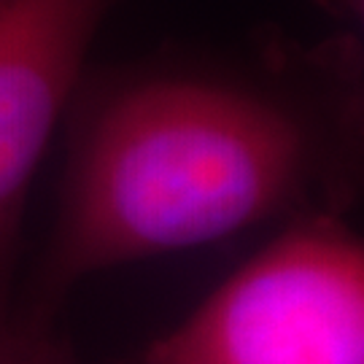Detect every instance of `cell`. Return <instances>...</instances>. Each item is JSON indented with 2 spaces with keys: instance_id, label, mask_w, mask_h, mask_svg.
<instances>
[{
  "instance_id": "2",
  "label": "cell",
  "mask_w": 364,
  "mask_h": 364,
  "mask_svg": "<svg viewBox=\"0 0 364 364\" xmlns=\"http://www.w3.org/2000/svg\"><path fill=\"white\" fill-rule=\"evenodd\" d=\"M146 364H364V246L299 216L162 338Z\"/></svg>"
},
{
  "instance_id": "1",
  "label": "cell",
  "mask_w": 364,
  "mask_h": 364,
  "mask_svg": "<svg viewBox=\"0 0 364 364\" xmlns=\"http://www.w3.org/2000/svg\"><path fill=\"white\" fill-rule=\"evenodd\" d=\"M329 132L284 90L162 73L92 105L70 144L33 311L84 278L208 246L308 210L324 186Z\"/></svg>"
},
{
  "instance_id": "5",
  "label": "cell",
  "mask_w": 364,
  "mask_h": 364,
  "mask_svg": "<svg viewBox=\"0 0 364 364\" xmlns=\"http://www.w3.org/2000/svg\"><path fill=\"white\" fill-rule=\"evenodd\" d=\"M321 3L338 14H351L353 9L359 11V6H362V0H321Z\"/></svg>"
},
{
  "instance_id": "3",
  "label": "cell",
  "mask_w": 364,
  "mask_h": 364,
  "mask_svg": "<svg viewBox=\"0 0 364 364\" xmlns=\"http://www.w3.org/2000/svg\"><path fill=\"white\" fill-rule=\"evenodd\" d=\"M119 0H0V329L30 186Z\"/></svg>"
},
{
  "instance_id": "4",
  "label": "cell",
  "mask_w": 364,
  "mask_h": 364,
  "mask_svg": "<svg viewBox=\"0 0 364 364\" xmlns=\"http://www.w3.org/2000/svg\"><path fill=\"white\" fill-rule=\"evenodd\" d=\"M0 364H81L49 332V318L22 313L0 329Z\"/></svg>"
}]
</instances>
